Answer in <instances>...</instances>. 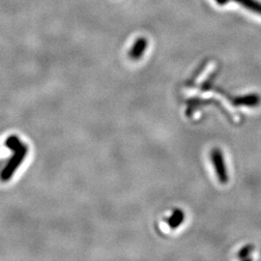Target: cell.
I'll use <instances>...</instances> for the list:
<instances>
[{"label": "cell", "mask_w": 261, "mask_h": 261, "mask_svg": "<svg viewBox=\"0 0 261 261\" xmlns=\"http://www.w3.org/2000/svg\"><path fill=\"white\" fill-rule=\"evenodd\" d=\"M13 152H14L13 156L9 159L6 166L1 171L0 180L2 182H7V181H9L11 178L13 177V175L15 174V172L17 171L18 168L22 164V162L28 156V146L25 143H23L19 149L15 150Z\"/></svg>", "instance_id": "6da1fadb"}, {"label": "cell", "mask_w": 261, "mask_h": 261, "mask_svg": "<svg viewBox=\"0 0 261 261\" xmlns=\"http://www.w3.org/2000/svg\"><path fill=\"white\" fill-rule=\"evenodd\" d=\"M212 161L214 163L215 168H216V172L218 174L219 180L225 184L228 181V175H227V171L225 168V164H224V156L222 151L219 149H215L212 151Z\"/></svg>", "instance_id": "7a4b0ae2"}, {"label": "cell", "mask_w": 261, "mask_h": 261, "mask_svg": "<svg viewBox=\"0 0 261 261\" xmlns=\"http://www.w3.org/2000/svg\"><path fill=\"white\" fill-rule=\"evenodd\" d=\"M234 103L237 106H247V107H256L261 103V97L257 94H249L236 98Z\"/></svg>", "instance_id": "3957f363"}, {"label": "cell", "mask_w": 261, "mask_h": 261, "mask_svg": "<svg viewBox=\"0 0 261 261\" xmlns=\"http://www.w3.org/2000/svg\"><path fill=\"white\" fill-rule=\"evenodd\" d=\"M147 47V41L144 38H140L137 40L134 44L133 47L130 48V56L133 59H140L143 56L145 49Z\"/></svg>", "instance_id": "277c9868"}, {"label": "cell", "mask_w": 261, "mask_h": 261, "mask_svg": "<svg viewBox=\"0 0 261 261\" xmlns=\"http://www.w3.org/2000/svg\"><path fill=\"white\" fill-rule=\"evenodd\" d=\"M246 9L250 10L253 13L261 16V2L257 0H235Z\"/></svg>", "instance_id": "5b68a950"}, {"label": "cell", "mask_w": 261, "mask_h": 261, "mask_svg": "<svg viewBox=\"0 0 261 261\" xmlns=\"http://www.w3.org/2000/svg\"><path fill=\"white\" fill-rule=\"evenodd\" d=\"M183 220H184L183 212H181L180 210H176L172 214V216L168 219V224L170 225V227L175 228V227H177L179 224H181V223L183 222Z\"/></svg>", "instance_id": "8992f818"}, {"label": "cell", "mask_w": 261, "mask_h": 261, "mask_svg": "<svg viewBox=\"0 0 261 261\" xmlns=\"http://www.w3.org/2000/svg\"><path fill=\"white\" fill-rule=\"evenodd\" d=\"M5 144L11 151H15V150L19 149V147L23 144V142L19 140L17 136H10L9 138L5 141Z\"/></svg>", "instance_id": "52a82bcc"}, {"label": "cell", "mask_w": 261, "mask_h": 261, "mask_svg": "<svg viewBox=\"0 0 261 261\" xmlns=\"http://www.w3.org/2000/svg\"><path fill=\"white\" fill-rule=\"evenodd\" d=\"M252 250H253V247H252V245H247L246 247H244L242 250L240 251L239 252V258H241V259H245V258H247V256L251 253Z\"/></svg>", "instance_id": "ba28073f"}, {"label": "cell", "mask_w": 261, "mask_h": 261, "mask_svg": "<svg viewBox=\"0 0 261 261\" xmlns=\"http://www.w3.org/2000/svg\"><path fill=\"white\" fill-rule=\"evenodd\" d=\"M216 1H217V3L220 4V5H224V4H226V3L228 2V0H216Z\"/></svg>", "instance_id": "9c48e42d"}]
</instances>
